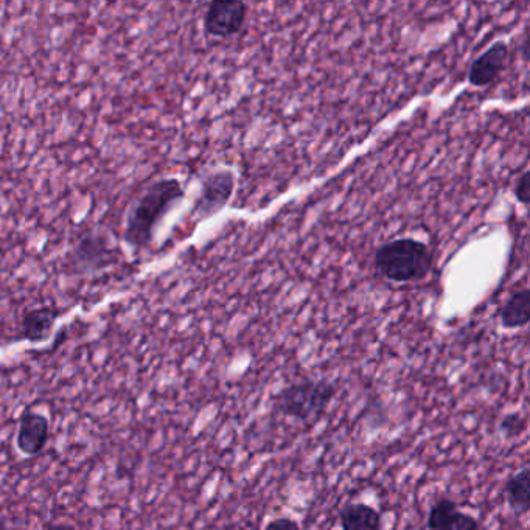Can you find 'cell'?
<instances>
[{"label":"cell","instance_id":"1","mask_svg":"<svg viewBox=\"0 0 530 530\" xmlns=\"http://www.w3.org/2000/svg\"><path fill=\"white\" fill-rule=\"evenodd\" d=\"M184 198L181 182L175 178L153 182L126 213L125 241L131 248L150 245L154 229L162 218Z\"/></svg>","mask_w":530,"mask_h":530},{"label":"cell","instance_id":"2","mask_svg":"<svg viewBox=\"0 0 530 530\" xmlns=\"http://www.w3.org/2000/svg\"><path fill=\"white\" fill-rule=\"evenodd\" d=\"M375 269L392 283L420 282L433 269L434 257L429 246L415 238L386 241L375 252Z\"/></svg>","mask_w":530,"mask_h":530},{"label":"cell","instance_id":"3","mask_svg":"<svg viewBox=\"0 0 530 530\" xmlns=\"http://www.w3.org/2000/svg\"><path fill=\"white\" fill-rule=\"evenodd\" d=\"M335 395L336 386L330 381H302L283 389L277 395L274 408L280 414L307 422L310 419H321Z\"/></svg>","mask_w":530,"mask_h":530},{"label":"cell","instance_id":"4","mask_svg":"<svg viewBox=\"0 0 530 530\" xmlns=\"http://www.w3.org/2000/svg\"><path fill=\"white\" fill-rule=\"evenodd\" d=\"M114 262V248L108 235L103 232H88L78 240L70 254L69 265L77 274H92L108 268Z\"/></svg>","mask_w":530,"mask_h":530},{"label":"cell","instance_id":"5","mask_svg":"<svg viewBox=\"0 0 530 530\" xmlns=\"http://www.w3.org/2000/svg\"><path fill=\"white\" fill-rule=\"evenodd\" d=\"M235 189V175L229 170L213 171L203 179L201 193L193 206V215L198 220L217 215L231 201Z\"/></svg>","mask_w":530,"mask_h":530},{"label":"cell","instance_id":"6","mask_svg":"<svg viewBox=\"0 0 530 530\" xmlns=\"http://www.w3.org/2000/svg\"><path fill=\"white\" fill-rule=\"evenodd\" d=\"M248 18V5L240 0H217L204 14V30L213 38H232L243 30Z\"/></svg>","mask_w":530,"mask_h":530},{"label":"cell","instance_id":"7","mask_svg":"<svg viewBox=\"0 0 530 530\" xmlns=\"http://www.w3.org/2000/svg\"><path fill=\"white\" fill-rule=\"evenodd\" d=\"M510 47L506 41L493 42L489 49L471 63L468 70V83L475 88H487L495 83L509 61Z\"/></svg>","mask_w":530,"mask_h":530},{"label":"cell","instance_id":"8","mask_svg":"<svg viewBox=\"0 0 530 530\" xmlns=\"http://www.w3.org/2000/svg\"><path fill=\"white\" fill-rule=\"evenodd\" d=\"M50 439V422L46 415L28 409L21 415L16 447L27 457H36L44 451Z\"/></svg>","mask_w":530,"mask_h":530},{"label":"cell","instance_id":"9","mask_svg":"<svg viewBox=\"0 0 530 530\" xmlns=\"http://www.w3.org/2000/svg\"><path fill=\"white\" fill-rule=\"evenodd\" d=\"M58 318L60 311L55 308L39 307L25 311L21 321V338L32 344L47 341Z\"/></svg>","mask_w":530,"mask_h":530},{"label":"cell","instance_id":"10","mask_svg":"<svg viewBox=\"0 0 530 530\" xmlns=\"http://www.w3.org/2000/svg\"><path fill=\"white\" fill-rule=\"evenodd\" d=\"M342 530H380L381 515L367 504H349L339 513Z\"/></svg>","mask_w":530,"mask_h":530},{"label":"cell","instance_id":"11","mask_svg":"<svg viewBox=\"0 0 530 530\" xmlns=\"http://www.w3.org/2000/svg\"><path fill=\"white\" fill-rule=\"evenodd\" d=\"M501 325L506 330L524 328L530 321V294L527 288L513 293L501 310Z\"/></svg>","mask_w":530,"mask_h":530},{"label":"cell","instance_id":"12","mask_svg":"<svg viewBox=\"0 0 530 530\" xmlns=\"http://www.w3.org/2000/svg\"><path fill=\"white\" fill-rule=\"evenodd\" d=\"M507 503L517 515H524L530 509V467H523L510 476L506 484Z\"/></svg>","mask_w":530,"mask_h":530},{"label":"cell","instance_id":"13","mask_svg":"<svg viewBox=\"0 0 530 530\" xmlns=\"http://www.w3.org/2000/svg\"><path fill=\"white\" fill-rule=\"evenodd\" d=\"M456 512L457 504L453 499H440L434 504L433 509L429 510L428 521H426L428 529H440Z\"/></svg>","mask_w":530,"mask_h":530},{"label":"cell","instance_id":"14","mask_svg":"<svg viewBox=\"0 0 530 530\" xmlns=\"http://www.w3.org/2000/svg\"><path fill=\"white\" fill-rule=\"evenodd\" d=\"M527 422L520 412H509L499 422V431L507 440H515L526 433Z\"/></svg>","mask_w":530,"mask_h":530},{"label":"cell","instance_id":"15","mask_svg":"<svg viewBox=\"0 0 530 530\" xmlns=\"http://www.w3.org/2000/svg\"><path fill=\"white\" fill-rule=\"evenodd\" d=\"M437 530H479V523L475 517L457 510L453 517Z\"/></svg>","mask_w":530,"mask_h":530},{"label":"cell","instance_id":"16","mask_svg":"<svg viewBox=\"0 0 530 530\" xmlns=\"http://www.w3.org/2000/svg\"><path fill=\"white\" fill-rule=\"evenodd\" d=\"M515 196H517L518 203L527 206L530 201V175L529 171H523L520 178L517 179L515 184Z\"/></svg>","mask_w":530,"mask_h":530},{"label":"cell","instance_id":"17","mask_svg":"<svg viewBox=\"0 0 530 530\" xmlns=\"http://www.w3.org/2000/svg\"><path fill=\"white\" fill-rule=\"evenodd\" d=\"M265 530H300V527L291 518H277V520L271 521Z\"/></svg>","mask_w":530,"mask_h":530},{"label":"cell","instance_id":"18","mask_svg":"<svg viewBox=\"0 0 530 530\" xmlns=\"http://www.w3.org/2000/svg\"><path fill=\"white\" fill-rule=\"evenodd\" d=\"M47 530H78L74 524L69 523H55L47 527Z\"/></svg>","mask_w":530,"mask_h":530}]
</instances>
